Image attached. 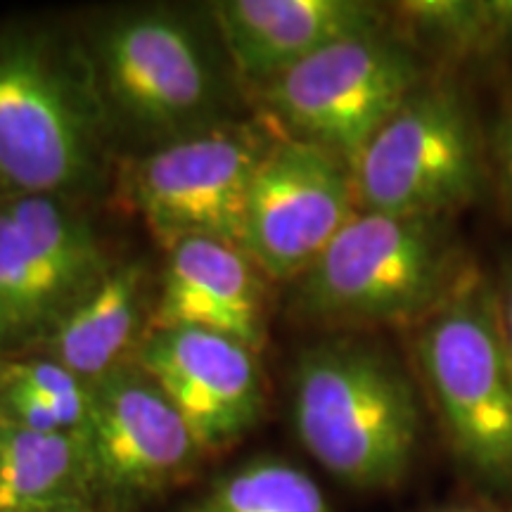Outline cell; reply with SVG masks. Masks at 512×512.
I'll return each mask as SVG.
<instances>
[{
    "label": "cell",
    "mask_w": 512,
    "mask_h": 512,
    "mask_svg": "<svg viewBox=\"0 0 512 512\" xmlns=\"http://www.w3.org/2000/svg\"><path fill=\"white\" fill-rule=\"evenodd\" d=\"M292 422L332 477L358 491H387L411 472L422 408L411 377L387 351L332 337L294 363Z\"/></svg>",
    "instance_id": "1"
},
{
    "label": "cell",
    "mask_w": 512,
    "mask_h": 512,
    "mask_svg": "<svg viewBox=\"0 0 512 512\" xmlns=\"http://www.w3.org/2000/svg\"><path fill=\"white\" fill-rule=\"evenodd\" d=\"M470 264L451 219L358 211L292 280L290 313L320 328H413Z\"/></svg>",
    "instance_id": "2"
},
{
    "label": "cell",
    "mask_w": 512,
    "mask_h": 512,
    "mask_svg": "<svg viewBox=\"0 0 512 512\" xmlns=\"http://www.w3.org/2000/svg\"><path fill=\"white\" fill-rule=\"evenodd\" d=\"M93 67L36 29L0 31V197H67L102 166Z\"/></svg>",
    "instance_id": "3"
},
{
    "label": "cell",
    "mask_w": 512,
    "mask_h": 512,
    "mask_svg": "<svg viewBox=\"0 0 512 512\" xmlns=\"http://www.w3.org/2000/svg\"><path fill=\"white\" fill-rule=\"evenodd\" d=\"M413 330L418 373L453 453L479 479L512 491V366L496 283L472 261Z\"/></svg>",
    "instance_id": "4"
},
{
    "label": "cell",
    "mask_w": 512,
    "mask_h": 512,
    "mask_svg": "<svg viewBox=\"0 0 512 512\" xmlns=\"http://www.w3.org/2000/svg\"><path fill=\"white\" fill-rule=\"evenodd\" d=\"M425 81L418 50L392 24L332 43L254 95L280 138L325 147L354 169L377 128Z\"/></svg>",
    "instance_id": "5"
},
{
    "label": "cell",
    "mask_w": 512,
    "mask_h": 512,
    "mask_svg": "<svg viewBox=\"0 0 512 512\" xmlns=\"http://www.w3.org/2000/svg\"><path fill=\"white\" fill-rule=\"evenodd\" d=\"M486 185L477 121L453 83L425 81L377 128L354 164L358 211L453 219Z\"/></svg>",
    "instance_id": "6"
},
{
    "label": "cell",
    "mask_w": 512,
    "mask_h": 512,
    "mask_svg": "<svg viewBox=\"0 0 512 512\" xmlns=\"http://www.w3.org/2000/svg\"><path fill=\"white\" fill-rule=\"evenodd\" d=\"M102 107L169 140L219 124L228 83L200 31L171 10H140L102 31L93 69Z\"/></svg>",
    "instance_id": "7"
},
{
    "label": "cell",
    "mask_w": 512,
    "mask_h": 512,
    "mask_svg": "<svg viewBox=\"0 0 512 512\" xmlns=\"http://www.w3.org/2000/svg\"><path fill=\"white\" fill-rule=\"evenodd\" d=\"M110 271L67 200L0 202V356L43 347Z\"/></svg>",
    "instance_id": "8"
},
{
    "label": "cell",
    "mask_w": 512,
    "mask_h": 512,
    "mask_svg": "<svg viewBox=\"0 0 512 512\" xmlns=\"http://www.w3.org/2000/svg\"><path fill=\"white\" fill-rule=\"evenodd\" d=\"M275 138L266 121L223 119L169 140L133 169V207L166 249L188 238L242 249L249 190Z\"/></svg>",
    "instance_id": "9"
},
{
    "label": "cell",
    "mask_w": 512,
    "mask_h": 512,
    "mask_svg": "<svg viewBox=\"0 0 512 512\" xmlns=\"http://www.w3.org/2000/svg\"><path fill=\"white\" fill-rule=\"evenodd\" d=\"M358 214L354 169L325 147L275 138L247 197L242 252L266 280H297Z\"/></svg>",
    "instance_id": "10"
},
{
    "label": "cell",
    "mask_w": 512,
    "mask_h": 512,
    "mask_svg": "<svg viewBox=\"0 0 512 512\" xmlns=\"http://www.w3.org/2000/svg\"><path fill=\"white\" fill-rule=\"evenodd\" d=\"M83 441L93 486L124 498L188 477L202 456L181 413L138 363L88 384Z\"/></svg>",
    "instance_id": "11"
},
{
    "label": "cell",
    "mask_w": 512,
    "mask_h": 512,
    "mask_svg": "<svg viewBox=\"0 0 512 512\" xmlns=\"http://www.w3.org/2000/svg\"><path fill=\"white\" fill-rule=\"evenodd\" d=\"M136 363L174 403L202 453L233 446L264 415L259 361L235 339L197 328L150 330Z\"/></svg>",
    "instance_id": "12"
},
{
    "label": "cell",
    "mask_w": 512,
    "mask_h": 512,
    "mask_svg": "<svg viewBox=\"0 0 512 512\" xmlns=\"http://www.w3.org/2000/svg\"><path fill=\"white\" fill-rule=\"evenodd\" d=\"M230 69L261 88L342 38L392 27V15L368 0H221L211 5Z\"/></svg>",
    "instance_id": "13"
},
{
    "label": "cell",
    "mask_w": 512,
    "mask_h": 512,
    "mask_svg": "<svg viewBox=\"0 0 512 512\" xmlns=\"http://www.w3.org/2000/svg\"><path fill=\"white\" fill-rule=\"evenodd\" d=\"M166 252L150 330H209L259 354L268 335L266 275L254 261L240 247L209 238L181 240Z\"/></svg>",
    "instance_id": "14"
},
{
    "label": "cell",
    "mask_w": 512,
    "mask_h": 512,
    "mask_svg": "<svg viewBox=\"0 0 512 512\" xmlns=\"http://www.w3.org/2000/svg\"><path fill=\"white\" fill-rule=\"evenodd\" d=\"M155 302L150 278L140 264L112 268L105 280L76 306L72 316L43 344L46 358L91 384L128 363L143 344Z\"/></svg>",
    "instance_id": "15"
},
{
    "label": "cell",
    "mask_w": 512,
    "mask_h": 512,
    "mask_svg": "<svg viewBox=\"0 0 512 512\" xmlns=\"http://www.w3.org/2000/svg\"><path fill=\"white\" fill-rule=\"evenodd\" d=\"M88 486L83 434L31 432L0 418V512H76Z\"/></svg>",
    "instance_id": "16"
},
{
    "label": "cell",
    "mask_w": 512,
    "mask_h": 512,
    "mask_svg": "<svg viewBox=\"0 0 512 512\" xmlns=\"http://www.w3.org/2000/svg\"><path fill=\"white\" fill-rule=\"evenodd\" d=\"M389 15L401 34L453 60H491L512 53V0H406Z\"/></svg>",
    "instance_id": "17"
},
{
    "label": "cell",
    "mask_w": 512,
    "mask_h": 512,
    "mask_svg": "<svg viewBox=\"0 0 512 512\" xmlns=\"http://www.w3.org/2000/svg\"><path fill=\"white\" fill-rule=\"evenodd\" d=\"M188 512H332L304 470L278 458H256L216 479Z\"/></svg>",
    "instance_id": "18"
},
{
    "label": "cell",
    "mask_w": 512,
    "mask_h": 512,
    "mask_svg": "<svg viewBox=\"0 0 512 512\" xmlns=\"http://www.w3.org/2000/svg\"><path fill=\"white\" fill-rule=\"evenodd\" d=\"M5 380L19 384L46 399L60 420L64 432L83 434L88 422V384L64 370L50 358L10 361L3 368Z\"/></svg>",
    "instance_id": "19"
},
{
    "label": "cell",
    "mask_w": 512,
    "mask_h": 512,
    "mask_svg": "<svg viewBox=\"0 0 512 512\" xmlns=\"http://www.w3.org/2000/svg\"><path fill=\"white\" fill-rule=\"evenodd\" d=\"M494 164H496V181L501 190L503 202L512 211V110L505 114L496 133L494 145Z\"/></svg>",
    "instance_id": "20"
},
{
    "label": "cell",
    "mask_w": 512,
    "mask_h": 512,
    "mask_svg": "<svg viewBox=\"0 0 512 512\" xmlns=\"http://www.w3.org/2000/svg\"><path fill=\"white\" fill-rule=\"evenodd\" d=\"M498 294V318H501V335L508 351L510 366H512V259H508L501 268L496 283Z\"/></svg>",
    "instance_id": "21"
},
{
    "label": "cell",
    "mask_w": 512,
    "mask_h": 512,
    "mask_svg": "<svg viewBox=\"0 0 512 512\" xmlns=\"http://www.w3.org/2000/svg\"><path fill=\"white\" fill-rule=\"evenodd\" d=\"M425 512H512V505H503V503H486V501H475V503L439 505V508H432V510H425Z\"/></svg>",
    "instance_id": "22"
}]
</instances>
